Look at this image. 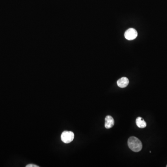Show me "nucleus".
I'll return each mask as SVG.
<instances>
[{
  "mask_svg": "<svg viewBox=\"0 0 167 167\" xmlns=\"http://www.w3.org/2000/svg\"><path fill=\"white\" fill-rule=\"evenodd\" d=\"M128 145L129 148L135 152L141 151L143 147L141 141L135 137H131L129 138Z\"/></svg>",
  "mask_w": 167,
  "mask_h": 167,
  "instance_id": "f257e3e1",
  "label": "nucleus"
},
{
  "mask_svg": "<svg viewBox=\"0 0 167 167\" xmlns=\"http://www.w3.org/2000/svg\"><path fill=\"white\" fill-rule=\"evenodd\" d=\"M74 134L72 132L65 131L63 132L61 136L62 141L65 143H70L74 139Z\"/></svg>",
  "mask_w": 167,
  "mask_h": 167,
  "instance_id": "f03ea898",
  "label": "nucleus"
},
{
  "mask_svg": "<svg viewBox=\"0 0 167 167\" xmlns=\"http://www.w3.org/2000/svg\"><path fill=\"white\" fill-rule=\"evenodd\" d=\"M124 36L127 40L132 41L136 39L137 36V32L134 28H129L125 32Z\"/></svg>",
  "mask_w": 167,
  "mask_h": 167,
  "instance_id": "7ed1b4c3",
  "label": "nucleus"
},
{
  "mask_svg": "<svg viewBox=\"0 0 167 167\" xmlns=\"http://www.w3.org/2000/svg\"><path fill=\"white\" fill-rule=\"evenodd\" d=\"M114 119L111 116H107L105 118V127L106 129H110L114 125Z\"/></svg>",
  "mask_w": 167,
  "mask_h": 167,
  "instance_id": "20e7f679",
  "label": "nucleus"
},
{
  "mask_svg": "<svg viewBox=\"0 0 167 167\" xmlns=\"http://www.w3.org/2000/svg\"><path fill=\"white\" fill-rule=\"evenodd\" d=\"M129 83L128 78L126 77H123L118 79L117 81V85L120 88H125Z\"/></svg>",
  "mask_w": 167,
  "mask_h": 167,
  "instance_id": "39448f33",
  "label": "nucleus"
},
{
  "mask_svg": "<svg viewBox=\"0 0 167 167\" xmlns=\"http://www.w3.org/2000/svg\"><path fill=\"white\" fill-rule=\"evenodd\" d=\"M136 124L137 126L140 128H144L146 127V123L141 117H138L136 119Z\"/></svg>",
  "mask_w": 167,
  "mask_h": 167,
  "instance_id": "423d86ee",
  "label": "nucleus"
},
{
  "mask_svg": "<svg viewBox=\"0 0 167 167\" xmlns=\"http://www.w3.org/2000/svg\"><path fill=\"white\" fill-rule=\"evenodd\" d=\"M39 166H37V165H35V164H28V165H27L26 167H38Z\"/></svg>",
  "mask_w": 167,
  "mask_h": 167,
  "instance_id": "0eeeda50",
  "label": "nucleus"
},
{
  "mask_svg": "<svg viewBox=\"0 0 167 167\" xmlns=\"http://www.w3.org/2000/svg\"></svg>",
  "mask_w": 167,
  "mask_h": 167,
  "instance_id": "6e6552de",
  "label": "nucleus"
}]
</instances>
